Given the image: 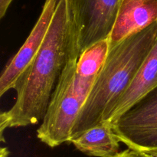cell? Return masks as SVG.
Returning a JSON list of instances; mask_svg holds the SVG:
<instances>
[{"mask_svg":"<svg viewBox=\"0 0 157 157\" xmlns=\"http://www.w3.org/2000/svg\"><path fill=\"white\" fill-rule=\"evenodd\" d=\"M67 0H59L42 46L17 81L16 100L0 114V134L8 128L35 125L42 121L61 75L78 59Z\"/></svg>","mask_w":157,"mask_h":157,"instance_id":"obj_1","label":"cell"},{"mask_svg":"<svg viewBox=\"0 0 157 157\" xmlns=\"http://www.w3.org/2000/svg\"><path fill=\"white\" fill-rule=\"evenodd\" d=\"M157 39V21L109 50L105 63L81 109L71 140L110 119ZM71 142V141H70Z\"/></svg>","mask_w":157,"mask_h":157,"instance_id":"obj_2","label":"cell"},{"mask_svg":"<svg viewBox=\"0 0 157 157\" xmlns=\"http://www.w3.org/2000/svg\"><path fill=\"white\" fill-rule=\"evenodd\" d=\"M77 61L71 60L64 69L37 130V137L52 148L70 142L72 129L87 101L74 86Z\"/></svg>","mask_w":157,"mask_h":157,"instance_id":"obj_3","label":"cell"},{"mask_svg":"<svg viewBox=\"0 0 157 157\" xmlns=\"http://www.w3.org/2000/svg\"><path fill=\"white\" fill-rule=\"evenodd\" d=\"M110 122L120 142L129 149L157 151V86Z\"/></svg>","mask_w":157,"mask_h":157,"instance_id":"obj_4","label":"cell"},{"mask_svg":"<svg viewBox=\"0 0 157 157\" xmlns=\"http://www.w3.org/2000/svg\"><path fill=\"white\" fill-rule=\"evenodd\" d=\"M121 0H67L78 55L108 39Z\"/></svg>","mask_w":157,"mask_h":157,"instance_id":"obj_5","label":"cell"},{"mask_svg":"<svg viewBox=\"0 0 157 157\" xmlns=\"http://www.w3.org/2000/svg\"><path fill=\"white\" fill-rule=\"evenodd\" d=\"M59 0H45L38 21L29 37L5 67L0 77V96L14 89L17 81L41 49Z\"/></svg>","mask_w":157,"mask_h":157,"instance_id":"obj_6","label":"cell"},{"mask_svg":"<svg viewBox=\"0 0 157 157\" xmlns=\"http://www.w3.org/2000/svg\"><path fill=\"white\" fill-rule=\"evenodd\" d=\"M157 21V0H121L112 32L110 50Z\"/></svg>","mask_w":157,"mask_h":157,"instance_id":"obj_7","label":"cell"},{"mask_svg":"<svg viewBox=\"0 0 157 157\" xmlns=\"http://www.w3.org/2000/svg\"><path fill=\"white\" fill-rule=\"evenodd\" d=\"M109 50V40H103L86 49L77 61L74 86L75 90L87 99L105 63Z\"/></svg>","mask_w":157,"mask_h":157,"instance_id":"obj_8","label":"cell"},{"mask_svg":"<svg viewBox=\"0 0 157 157\" xmlns=\"http://www.w3.org/2000/svg\"><path fill=\"white\" fill-rule=\"evenodd\" d=\"M156 86L157 39L153 49L140 67L133 82L113 107L109 121L120 116Z\"/></svg>","mask_w":157,"mask_h":157,"instance_id":"obj_9","label":"cell"},{"mask_svg":"<svg viewBox=\"0 0 157 157\" xmlns=\"http://www.w3.org/2000/svg\"><path fill=\"white\" fill-rule=\"evenodd\" d=\"M70 143L90 156L115 157L120 153V140L109 121L87 130Z\"/></svg>","mask_w":157,"mask_h":157,"instance_id":"obj_10","label":"cell"},{"mask_svg":"<svg viewBox=\"0 0 157 157\" xmlns=\"http://www.w3.org/2000/svg\"><path fill=\"white\" fill-rule=\"evenodd\" d=\"M115 157H155L152 155L149 154L147 153H143V152L136 151V150H126L124 151L121 152L119 154L117 155Z\"/></svg>","mask_w":157,"mask_h":157,"instance_id":"obj_11","label":"cell"},{"mask_svg":"<svg viewBox=\"0 0 157 157\" xmlns=\"http://www.w3.org/2000/svg\"><path fill=\"white\" fill-rule=\"evenodd\" d=\"M13 0H0V18H2Z\"/></svg>","mask_w":157,"mask_h":157,"instance_id":"obj_12","label":"cell"},{"mask_svg":"<svg viewBox=\"0 0 157 157\" xmlns=\"http://www.w3.org/2000/svg\"><path fill=\"white\" fill-rule=\"evenodd\" d=\"M9 152L7 148H2L1 153H0V157H9Z\"/></svg>","mask_w":157,"mask_h":157,"instance_id":"obj_13","label":"cell"},{"mask_svg":"<svg viewBox=\"0 0 157 157\" xmlns=\"http://www.w3.org/2000/svg\"><path fill=\"white\" fill-rule=\"evenodd\" d=\"M149 154L152 155V156H155V157H157V151L153 152V153H149Z\"/></svg>","mask_w":157,"mask_h":157,"instance_id":"obj_14","label":"cell"}]
</instances>
